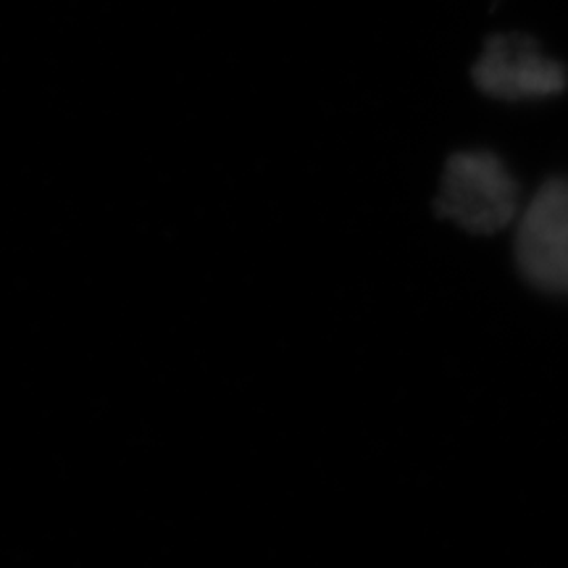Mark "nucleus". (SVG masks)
I'll list each match as a JSON object with an SVG mask.
<instances>
[{"label":"nucleus","instance_id":"f257e3e1","mask_svg":"<svg viewBox=\"0 0 568 568\" xmlns=\"http://www.w3.org/2000/svg\"><path fill=\"white\" fill-rule=\"evenodd\" d=\"M518 190L497 155L456 153L450 155L443 176L437 213L474 234H493L514 222Z\"/></svg>","mask_w":568,"mask_h":568},{"label":"nucleus","instance_id":"f03ea898","mask_svg":"<svg viewBox=\"0 0 568 568\" xmlns=\"http://www.w3.org/2000/svg\"><path fill=\"white\" fill-rule=\"evenodd\" d=\"M516 261L537 290L568 295V180L537 190L516 234Z\"/></svg>","mask_w":568,"mask_h":568},{"label":"nucleus","instance_id":"7ed1b4c3","mask_svg":"<svg viewBox=\"0 0 568 568\" xmlns=\"http://www.w3.org/2000/svg\"><path fill=\"white\" fill-rule=\"evenodd\" d=\"M471 74L485 95L500 98V101L550 98L568 88L566 69L542 55L537 42L524 34L489 38Z\"/></svg>","mask_w":568,"mask_h":568}]
</instances>
